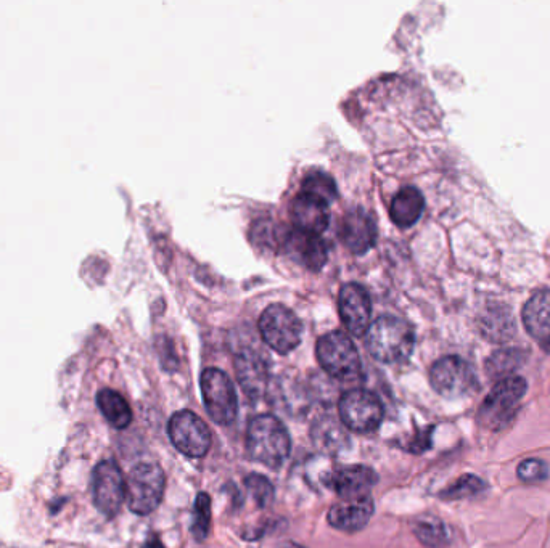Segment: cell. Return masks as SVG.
<instances>
[{
	"instance_id": "1",
	"label": "cell",
	"mask_w": 550,
	"mask_h": 548,
	"mask_svg": "<svg viewBox=\"0 0 550 548\" xmlns=\"http://www.w3.org/2000/svg\"><path fill=\"white\" fill-rule=\"evenodd\" d=\"M366 348L382 364L406 362L415 348L414 328L401 317L382 315L367 330Z\"/></svg>"
},
{
	"instance_id": "2",
	"label": "cell",
	"mask_w": 550,
	"mask_h": 548,
	"mask_svg": "<svg viewBox=\"0 0 550 548\" xmlns=\"http://www.w3.org/2000/svg\"><path fill=\"white\" fill-rule=\"evenodd\" d=\"M292 452V439L287 426L271 414L253 418L247 430V454L264 467H282Z\"/></svg>"
},
{
	"instance_id": "3",
	"label": "cell",
	"mask_w": 550,
	"mask_h": 548,
	"mask_svg": "<svg viewBox=\"0 0 550 548\" xmlns=\"http://www.w3.org/2000/svg\"><path fill=\"white\" fill-rule=\"evenodd\" d=\"M526 391L528 381L517 375L497 381L478 410L481 425L494 433L505 430L517 417Z\"/></svg>"
},
{
	"instance_id": "4",
	"label": "cell",
	"mask_w": 550,
	"mask_h": 548,
	"mask_svg": "<svg viewBox=\"0 0 550 548\" xmlns=\"http://www.w3.org/2000/svg\"><path fill=\"white\" fill-rule=\"evenodd\" d=\"M317 360L329 377L353 383L362 377V362L353 340L343 332L321 336L316 346Z\"/></svg>"
},
{
	"instance_id": "5",
	"label": "cell",
	"mask_w": 550,
	"mask_h": 548,
	"mask_svg": "<svg viewBox=\"0 0 550 548\" xmlns=\"http://www.w3.org/2000/svg\"><path fill=\"white\" fill-rule=\"evenodd\" d=\"M165 471L158 463L142 462L132 468L126 483V500L136 515L155 512L165 495Z\"/></svg>"
},
{
	"instance_id": "6",
	"label": "cell",
	"mask_w": 550,
	"mask_h": 548,
	"mask_svg": "<svg viewBox=\"0 0 550 548\" xmlns=\"http://www.w3.org/2000/svg\"><path fill=\"white\" fill-rule=\"evenodd\" d=\"M259 332L269 348L285 356L300 346L303 324L290 307L272 304L259 317Z\"/></svg>"
},
{
	"instance_id": "7",
	"label": "cell",
	"mask_w": 550,
	"mask_h": 548,
	"mask_svg": "<svg viewBox=\"0 0 550 548\" xmlns=\"http://www.w3.org/2000/svg\"><path fill=\"white\" fill-rule=\"evenodd\" d=\"M430 383L440 396L456 401L473 396L480 389L472 365L459 356H446L431 365Z\"/></svg>"
},
{
	"instance_id": "8",
	"label": "cell",
	"mask_w": 550,
	"mask_h": 548,
	"mask_svg": "<svg viewBox=\"0 0 550 548\" xmlns=\"http://www.w3.org/2000/svg\"><path fill=\"white\" fill-rule=\"evenodd\" d=\"M340 420L345 428L358 434H370L382 425L385 409L377 394L367 389L346 391L338 401Z\"/></svg>"
},
{
	"instance_id": "9",
	"label": "cell",
	"mask_w": 550,
	"mask_h": 548,
	"mask_svg": "<svg viewBox=\"0 0 550 548\" xmlns=\"http://www.w3.org/2000/svg\"><path fill=\"white\" fill-rule=\"evenodd\" d=\"M200 388L211 420L222 426L234 423L239 412V399L229 375L219 369L203 370Z\"/></svg>"
},
{
	"instance_id": "10",
	"label": "cell",
	"mask_w": 550,
	"mask_h": 548,
	"mask_svg": "<svg viewBox=\"0 0 550 548\" xmlns=\"http://www.w3.org/2000/svg\"><path fill=\"white\" fill-rule=\"evenodd\" d=\"M168 434L173 446L190 459L205 457L213 442L208 425L190 410H179L171 417Z\"/></svg>"
},
{
	"instance_id": "11",
	"label": "cell",
	"mask_w": 550,
	"mask_h": 548,
	"mask_svg": "<svg viewBox=\"0 0 550 548\" xmlns=\"http://www.w3.org/2000/svg\"><path fill=\"white\" fill-rule=\"evenodd\" d=\"M92 491L100 513L108 518L118 515L126 500V483L120 467L113 460H105L97 465L92 476Z\"/></svg>"
},
{
	"instance_id": "12",
	"label": "cell",
	"mask_w": 550,
	"mask_h": 548,
	"mask_svg": "<svg viewBox=\"0 0 550 548\" xmlns=\"http://www.w3.org/2000/svg\"><path fill=\"white\" fill-rule=\"evenodd\" d=\"M338 312L351 335H366L372 319V301L366 288L359 283H346L338 295Z\"/></svg>"
},
{
	"instance_id": "13",
	"label": "cell",
	"mask_w": 550,
	"mask_h": 548,
	"mask_svg": "<svg viewBox=\"0 0 550 548\" xmlns=\"http://www.w3.org/2000/svg\"><path fill=\"white\" fill-rule=\"evenodd\" d=\"M235 373L243 393L251 399H261L271 386L269 360L255 349H243L235 357Z\"/></svg>"
},
{
	"instance_id": "14",
	"label": "cell",
	"mask_w": 550,
	"mask_h": 548,
	"mask_svg": "<svg viewBox=\"0 0 550 548\" xmlns=\"http://www.w3.org/2000/svg\"><path fill=\"white\" fill-rule=\"evenodd\" d=\"M280 246L288 258L314 272H319L329 258L327 243L321 235L308 234L298 229L288 230L287 234L282 235Z\"/></svg>"
},
{
	"instance_id": "15",
	"label": "cell",
	"mask_w": 550,
	"mask_h": 548,
	"mask_svg": "<svg viewBox=\"0 0 550 548\" xmlns=\"http://www.w3.org/2000/svg\"><path fill=\"white\" fill-rule=\"evenodd\" d=\"M378 483V475L366 465H349L337 468L324 476V484L330 491L340 495L341 499H354L369 495L372 487Z\"/></svg>"
},
{
	"instance_id": "16",
	"label": "cell",
	"mask_w": 550,
	"mask_h": 548,
	"mask_svg": "<svg viewBox=\"0 0 550 548\" xmlns=\"http://www.w3.org/2000/svg\"><path fill=\"white\" fill-rule=\"evenodd\" d=\"M377 234V222L366 209H349L341 221V242L354 254H366L377 242Z\"/></svg>"
},
{
	"instance_id": "17",
	"label": "cell",
	"mask_w": 550,
	"mask_h": 548,
	"mask_svg": "<svg viewBox=\"0 0 550 548\" xmlns=\"http://www.w3.org/2000/svg\"><path fill=\"white\" fill-rule=\"evenodd\" d=\"M374 500L370 495L354 497V499H341L338 504L332 505L327 515L330 526L341 532L356 534L369 524L374 516Z\"/></svg>"
},
{
	"instance_id": "18",
	"label": "cell",
	"mask_w": 550,
	"mask_h": 548,
	"mask_svg": "<svg viewBox=\"0 0 550 548\" xmlns=\"http://www.w3.org/2000/svg\"><path fill=\"white\" fill-rule=\"evenodd\" d=\"M523 325L526 332L539 344V348L550 352V290H539L523 306Z\"/></svg>"
},
{
	"instance_id": "19",
	"label": "cell",
	"mask_w": 550,
	"mask_h": 548,
	"mask_svg": "<svg viewBox=\"0 0 550 548\" xmlns=\"http://www.w3.org/2000/svg\"><path fill=\"white\" fill-rule=\"evenodd\" d=\"M292 217L295 229L308 234L321 235L329 227V205L319 198L301 192L293 200Z\"/></svg>"
},
{
	"instance_id": "20",
	"label": "cell",
	"mask_w": 550,
	"mask_h": 548,
	"mask_svg": "<svg viewBox=\"0 0 550 548\" xmlns=\"http://www.w3.org/2000/svg\"><path fill=\"white\" fill-rule=\"evenodd\" d=\"M312 444L324 454L337 455L349 449V434L341 420L324 415L312 423Z\"/></svg>"
},
{
	"instance_id": "21",
	"label": "cell",
	"mask_w": 550,
	"mask_h": 548,
	"mask_svg": "<svg viewBox=\"0 0 550 548\" xmlns=\"http://www.w3.org/2000/svg\"><path fill=\"white\" fill-rule=\"evenodd\" d=\"M425 208V200L422 193L415 187H404L396 193V197L391 201L390 217L401 229L412 227L419 221Z\"/></svg>"
},
{
	"instance_id": "22",
	"label": "cell",
	"mask_w": 550,
	"mask_h": 548,
	"mask_svg": "<svg viewBox=\"0 0 550 548\" xmlns=\"http://www.w3.org/2000/svg\"><path fill=\"white\" fill-rule=\"evenodd\" d=\"M97 405L111 426H115L118 430H124L131 425V407L120 393H116L113 389H102L97 394Z\"/></svg>"
},
{
	"instance_id": "23",
	"label": "cell",
	"mask_w": 550,
	"mask_h": 548,
	"mask_svg": "<svg viewBox=\"0 0 550 548\" xmlns=\"http://www.w3.org/2000/svg\"><path fill=\"white\" fill-rule=\"evenodd\" d=\"M525 360L526 352L522 349H501V351L494 352L493 356L486 360V373L497 381L514 377L512 373L522 369Z\"/></svg>"
},
{
	"instance_id": "24",
	"label": "cell",
	"mask_w": 550,
	"mask_h": 548,
	"mask_svg": "<svg viewBox=\"0 0 550 548\" xmlns=\"http://www.w3.org/2000/svg\"><path fill=\"white\" fill-rule=\"evenodd\" d=\"M412 531L420 544L428 548H441L448 544V529L436 516H422L412 524Z\"/></svg>"
},
{
	"instance_id": "25",
	"label": "cell",
	"mask_w": 550,
	"mask_h": 548,
	"mask_svg": "<svg viewBox=\"0 0 550 548\" xmlns=\"http://www.w3.org/2000/svg\"><path fill=\"white\" fill-rule=\"evenodd\" d=\"M481 333L491 343H505L515 335L514 320L505 311H489L481 320Z\"/></svg>"
},
{
	"instance_id": "26",
	"label": "cell",
	"mask_w": 550,
	"mask_h": 548,
	"mask_svg": "<svg viewBox=\"0 0 550 548\" xmlns=\"http://www.w3.org/2000/svg\"><path fill=\"white\" fill-rule=\"evenodd\" d=\"M488 489L485 481L475 475H462L440 492L443 500H465L477 497Z\"/></svg>"
},
{
	"instance_id": "27",
	"label": "cell",
	"mask_w": 550,
	"mask_h": 548,
	"mask_svg": "<svg viewBox=\"0 0 550 548\" xmlns=\"http://www.w3.org/2000/svg\"><path fill=\"white\" fill-rule=\"evenodd\" d=\"M301 192L308 193L312 197L319 198L330 205L338 197L337 184L335 180L322 171H312L311 174L304 177L303 189Z\"/></svg>"
},
{
	"instance_id": "28",
	"label": "cell",
	"mask_w": 550,
	"mask_h": 548,
	"mask_svg": "<svg viewBox=\"0 0 550 548\" xmlns=\"http://www.w3.org/2000/svg\"><path fill=\"white\" fill-rule=\"evenodd\" d=\"M193 537L202 542L208 537L211 531V499L206 492H200L195 499L193 507L192 526H190Z\"/></svg>"
},
{
	"instance_id": "29",
	"label": "cell",
	"mask_w": 550,
	"mask_h": 548,
	"mask_svg": "<svg viewBox=\"0 0 550 548\" xmlns=\"http://www.w3.org/2000/svg\"><path fill=\"white\" fill-rule=\"evenodd\" d=\"M245 486H247L251 497H253L259 508L271 507L272 502H274V486L266 476L253 473V475L245 478Z\"/></svg>"
},
{
	"instance_id": "30",
	"label": "cell",
	"mask_w": 550,
	"mask_h": 548,
	"mask_svg": "<svg viewBox=\"0 0 550 548\" xmlns=\"http://www.w3.org/2000/svg\"><path fill=\"white\" fill-rule=\"evenodd\" d=\"M549 475V465L541 459H526L517 467V478L525 484L544 483Z\"/></svg>"
},
{
	"instance_id": "31",
	"label": "cell",
	"mask_w": 550,
	"mask_h": 548,
	"mask_svg": "<svg viewBox=\"0 0 550 548\" xmlns=\"http://www.w3.org/2000/svg\"><path fill=\"white\" fill-rule=\"evenodd\" d=\"M431 436H433V428L417 431L414 438L407 442L406 449L409 450L411 454L417 455L427 452L431 447Z\"/></svg>"
},
{
	"instance_id": "32",
	"label": "cell",
	"mask_w": 550,
	"mask_h": 548,
	"mask_svg": "<svg viewBox=\"0 0 550 548\" xmlns=\"http://www.w3.org/2000/svg\"><path fill=\"white\" fill-rule=\"evenodd\" d=\"M142 548H165V545L161 542L160 537L152 536L145 542Z\"/></svg>"
},
{
	"instance_id": "33",
	"label": "cell",
	"mask_w": 550,
	"mask_h": 548,
	"mask_svg": "<svg viewBox=\"0 0 550 548\" xmlns=\"http://www.w3.org/2000/svg\"><path fill=\"white\" fill-rule=\"evenodd\" d=\"M279 548H306L303 547V545L296 544V542H284V544H280Z\"/></svg>"
}]
</instances>
